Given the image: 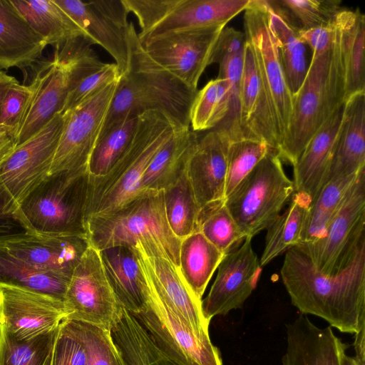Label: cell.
Here are the masks:
<instances>
[{
    "instance_id": "ffe728a7",
    "label": "cell",
    "mask_w": 365,
    "mask_h": 365,
    "mask_svg": "<svg viewBox=\"0 0 365 365\" xmlns=\"http://www.w3.org/2000/svg\"><path fill=\"white\" fill-rule=\"evenodd\" d=\"M13 255L37 269L71 278L90 246L86 235H44L31 232L0 240Z\"/></svg>"
},
{
    "instance_id": "83f0119b",
    "label": "cell",
    "mask_w": 365,
    "mask_h": 365,
    "mask_svg": "<svg viewBox=\"0 0 365 365\" xmlns=\"http://www.w3.org/2000/svg\"><path fill=\"white\" fill-rule=\"evenodd\" d=\"M99 251L118 303L131 314L143 311L148 299V287L133 250L116 246Z\"/></svg>"
},
{
    "instance_id": "8d00e7d4",
    "label": "cell",
    "mask_w": 365,
    "mask_h": 365,
    "mask_svg": "<svg viewBox=\"0 0 365 365\" xmlns=\"http://www.w3.org/2000/svg\"><path fill=\"white\" fill-rule=\"evenodd\" d=\"M289 202L285 211L267 229L264 249L259 259L262 267L299 243L311 200L305 194L294 192Z\"/></svg>"
},
{
    "instance_id": "ba28073f",
    "label": "cell",
    "mask_w": 365,
    "mask_h": 365,
    "mask_svg": "<svg viewBox=\"0 0 365 365\" xmlns=\"http://www.w3.org/2000/svg\"><path fill=\"white\" fill-rule=\"evenodd\" d=\"M134 14L141 44L177 31L224 26L245 11L251 0H122Z\"/></svg>"
},
{
    "instance_id": "e0dca14e",
    "label": "cell",
    "mask_w": 365,
    "mask_h": 365,
    "mask_svg": "<svg viewBox=\"0 0 365 365\" xmlns=\"http://www.w3.org/2000/svg\"><path fill=\"white\" fill-rule=\"evenodd\" d=\"M252 239L246 237L241 245L227 253L220 263L210 292L202 300V313L207 321L241 309L255 289L262 266L252 248Z\"/></svg>"
},
{
    "instance_id": "ee69618b",
    "label": "cell",
    "mask_w": 365,
    "mask_h": 365,
    "mask_svg": "<svg viewBox=\"0 0 365 365\" xmlns=\"http://www.w3.org/2000/svg\"><path fill=\"white\" fill-rule=\"evenodd\" d=\"M197 231L225 255L239 247L246 238L231 215L225 200L200 208Z\"/></svg>"
},
{
    "instance_id": "bcb514c9",
    "label": "cell",
    "mask_w": 365,
    "mask_h": 365,
    "mask_svg": "<svg viewBox=\"0 0 365 365\" xmlns=\"http://www.w3.org/2000/svg\"><path fill=\"white\" fill-rule=\"evenodd\" d=\"M66 320L84 345L88 365H126L110 330L84 322Z\"/></svg>"
},
{
    "instance_id": "7a4b0ae2",
    "label": "cell",
    "mask_w": 365,
    "mask_h": 365,
    "mask_svg": "<svg viewBox=\"0 0 365 365\" xmlns=\"http://www.w3.org/2000/svg\"><path fill=\"white\" fill-rule=\"evenodd\" d=\"M128 41V69L118 82L100 135L123 118L151 110L161 111L181 127L190 128V109L197 90L188 87L146 53L131 21Z\"/></svg>"
},
{
    "instance_id": "d6986e66",
    "label": "cell",
    "mask_w": 365,
    "mask_h": 365,
    "mask_svg": "<svg viewBox=\"0 0 365 365\" xmlns=\"http://www.w3.org/2000/svg\"><path fill=\"white\" fill-rule=\"evenodd\" d=\"M93 44L91 39L78 36L55 48L53 59L65 66L68 76L63 113L103 88L120 81L117 65L103 63L91 48Z\"/></svg>"
},
{
    "instance_id": "4316f807",
    "label": "cell",
    "mask_w": 365,
    "mask_h": 365,
    "mask_svg": "<svg viewBox=\"0 0 365 365\" xmlns=\"http://www.w3.org/2000/svg\"><path fill=\"white\" fill-rule=\"evenodd\" d=\"M46 46L11 0H0V68L29 66Z\"/></svg>"
},
{
    "instance_id": "44dd1931",
    "label": "cell",
    "mask_w": 365,
    "mask_h": 365,
    "mask_svg": "<svg viewBox=\"0 0 365 365\" xmlns=\"http://www.w3.org/2000/svg\"><path fill=\"white\" fill-rule=\"evenodd\" d=\"M138 262L164 302L200 337H210L209 324L202 313V300L192 293L179 267L159 257L149 256L137 243L130 247Z\"/></svg>"
},
{
    "instance_id": "74e56055",
    "label": "cell",
    "mask_w": 365,
    "mask_h": 365,
    "mask_svg": "<svg viewBox=\"0 0 365 365\" xmlns=\"http://www.w3.org/2000/svg\"><path fill=\"white\" fill-rule=\"evenodd\" d=\"M41 71L28 85L14 83L8 90L0 110V163L16 148L19 134L34 95L40 85Z\"/></svg>"
},
{
    "instance_id": "7dc6e473",
    "label": "cell",
    "mask_w": 365,
    "mask_h": 365,
    "mask_svg": "<svg viewBox=\"0 0 365 365\" xmlns=\"http://www.w3.org/2000/svg\"><path fill=\"white\" fill-rule=\"evenodd\" d=\"M244 51L225 57L219 62V75L230 84V108L226 118L215 128L226 133L230 143L243 138L240 119V91L243 68Z\"/></svg>"
},
{
    "instance_id": "7402d4cb",
    "label": "cell",
    "mask_w": 365,
    "mask_h": 365,
    "mask_svg": "<svg viewBox=\"0 0 365 365\" xmlns=\"http://www.w3.org/2000/svg\"><path fill=\"white\" fill-rule=\"evenodd\" d=\"M240 119L244 139L261 141L278 151L279 138L277 122L253 49L247 41L240 83Z\"/></svg>"
},
{
    "instance_id": "ac0fdd59",
    "label": "cell",
    "mask_w": 365,
    "mask_h": 365,
    "mask_svg": "<svg viewBox=\"0 0 365 365\" xmlns=\"http://www.w3.org/2000/svg\"><path fill=\"white\" fill-rule=\"evenodd\" d=\"M66 317L63 301L0 285V328L19 341L30 340L53 330Z\"/></svg>"
},
{
    "instance_id": "8992f818",
    "label": "cell",
    "mask_w": 365,
    "mask_h": 365,
    "mask_svg": "<svg viewBox=\"0 0 365 365\" xmlns=\"http://www.w3.org/2000/svg\"><path fill=\"white\" fill-rule=\"evenodd\" d=\"M86 168L53 173L19 203V212L32 233L86 235V210L89 190Z\"/></svg>"
},
{
    "instance_id": "d4e9b609",
    "label": "cell",
    "mask_w": 365,
    "mask_h": 365,
    "mask_svg": "<svg viewBox=\"0 0 365 365\" xmlns=\"http://www.w3.org/2000/svg\"><path fill=\"white\" fill-rule=\"evenodd\" d=\"M363 168H365V92H360L349 97L344 105L324 185L332 179L356 174Z\"/></svg>"
},
{
    "instance_id": "f546056e",
    "label": "cell",
    "mask_w": 365,
    "mask_h": 365,
    "mask_svg": "<svg viewBox=\"0 0 365 365\" xmlns=\"http://www.w3.org/2000/svg\"><path fill=\"white\" fill-rule=\"evenodd\" d=\"M265 2L269 26L276 38L287 83L293 96L299 89L307 71L306 43L289 12L277 1Z\"/></svg>"
},
{
    "instance_id": "7c38bea8",
    "label": "cell",
    "mask_w": 365,
    "mask_h": 365,
    "mask_svg": "<svg viewBox=\"0 0 365 365\" xmlns=\"http://www.w3.org/2000/svg\"><path fill=\"white\" fill-rule=\"evenodd\" d=\"M66 319L110 330L121 305L108 281L100 251L91 245L75 268L64 299Z\"/></svg>"
},
{
    "instance_id": "30bf717a",
    "label": "cell",
    "mask_w": 365,
    "mask_h": 365,
    "mask_svg": "<svg viewBox=\"0 0 365 365\" xmlns=\"http://www.w3.org/2000/svg\"><path fill=\"white\" fill-rule=\"evenodd\" d=\"M142 272L147 283L148 299L143 311L132 314L158 347L178 365H222L219 349L210 338L200 337L180 319Z\"/></svg>"
},
{
    "instance_id": "4dcf8cb0",
    "label": "cell",
    "mask_w": 365,
    "mask_h": 365,
    "mask_svg": "<svg viewBox=\"0 0 365 365\" xmlns=\"http://www.w3.org/2000/svg\"><path fill=\"white\" fill-rule=\"evenodd\" d=\"M334 22L339 33L346 101L357 93L365 92V16L358 8H341Z\"/></svg>"
},
{
    "instance_id": "5b68a950",
    "label": "cell",
    "mask_w": 365,
    "mask_h": 365,
    "mask_svg": "<svg viewBox=\"0 0 365 365\" xmlns=\"http://www.w3.org/2000/svg\"><path fill=\"white\" fill-rule=\"evenodd\" d=\"M182 129L187 128L161 111L139 114L132 140L120 158L105 176L89 179L86 220L92 215L113 212L138 195L152 158Z\"/></svg>"
},
{
    "instance_id": "681fc988",
    "label": "cell",
    "mask_w": 365,
    "mask_h": 365,
    "mask_svg": "<svg viewBox=\"0 0 365 365\" xmlns=\"http://www.w3.org/2000/svg\"><path fill=\"white\" fill-rule=\"evenodd\" d=\"M53 365H88L84 345L66 319L60 325Z\"/></svg>"
},
{
    "instance_id": "9c48e42d",
    "label": "cell",
    "mask_w": 365,
    "mask_h": 365,
    "mask_svg": "<svg viewBox=\"0 0 365 365\" xmlns=\"http://www.w3.org/2000/svg\"><path fill=\"white\" fill-rule=\"evenodd\" d=\"M322 273L336 275L365 247V168L318 240L297 246Z\"/></svg>"
},
{
    "instance_id": "3957f363",
    "label": "cell",
    "mask_w": 365,
    "mask_h": 365,
    "mask_svg": "<svg viewBox=\"0 0 365 365\" xmlns=\"http://www.w3.org/2000/svg\"><path fill=\"white\" fill-rule=\"evenodd\" d=\"M335 28L331 45L312 51L303 83L292 96L289 123L277 151L282 160L292 165L309 140L346 101L344 69Z\"/></svg>"
},
{
    "instance_id": "e575fe53",
    "label": "cell",
    "mask_w": 365,
    "mask_h": 365,
    "mask_svg": "<svg viewBox=\"0 0 365 365\" xmlns=\"http://www.w3.org/2000/svg\"><path fill=\"white\" fill-rule=\"evenodd\" d=\"M225 255L198 231L181 240L179 269L197 299L202 300L210 279Z\"/></svg>"
},
{
    "instance_id": "603a6c76",
    "label": "cell",
    "mask_w": 365,
    "mask_h": 365,
    "mask_svg": "<svg viewBox=\"0 0 365 365\" xmlns=\"http://www.w3.org/2000/svg\"><path fill=\"white\" fill-rule=\"evenodd\" d=\"M230 141L214 128L198 138L187 163V174L200 207L225 200L227 157Z\"/></svg>"
},
{
    "instance_id": "b9f144b4",
    "label": "cell",
    "mask_w": 365,
    "mask_h": 365,
    "mask_svg": "<svg viewBox=\"0 0 365 365\" xmlns=\"http://www.w3.org/2000/svg\"><path fill=\"white\" fill-rule=\"evenodd\" d=\"M138 116L123 118L99 136L87 166L90 178L105 176L120 158L132 140Z\"/></svg>"
},
{
    "instance_id": "836d02e7",
    "label": "cell",
    "mask_w": 365,
    "mask_h": 365,
    "mask_svg": "<svg viewBox=\"0 0 365 365\" xmlns=\"http://www.w3.org/2000/svg\"><path fill=\"white\" fill-rule=\"evenodd\" d=\"M110 334L126 365H178L158 347L137 319L122 306Z\"/></svg>"
},
{
    "instance_id": "ab89813d",
    "label": "cell",
    "mask_w": 365,
    "mask_h": 365,
    "mask_svg": "<svg viewBox=\"0 0 365 365\" xmlns=\"http://www.w3.org/2000/svg\"><path fill=\"white\" fill-rule=\"evenodd\" d=\"M163 195L166 218L173 234L181 240L197 231L201 207L186 170L176 182L163 190Z\"/></svg>"
},
{
    "instance_id": "d590c367",
    "label": "cell",
    "mask_w": 365,
    "mask_h": 365,
    "mask_svg": "<svg viewBox=\"0 0 365 365\" xmlns=\"http://www.w3.org/2000/svg\"><path fill=\"white\" fill-rule=\"evenodd\" d=\"M71 278L41 271L0 245V285L17 287L64 302Z\"/></svg>"
},
{
    "instance_id": "f5cc1de1",
    "label": "cell",
    "mask_w": 365,
    "mask_h": 365,
    "mask_svg": "<svg viewBox=\"0 0 365 365\" xmlns=\"http://www.w3.org/2000/svg\"><path fill=\"white\" fill-rule=\"evenodd\" d=\"M335 33L334 21L327 26L299 30L301 38L309 46L312 51L327 49L332 43Z\"/></svg>"
},
{
    "instance_id": "f6af8a7d",
    "label": "cell",
    "mask_w": 365,
    "mask_h": 365,
    "mask_svg": "<svg viewBox=\"0 0 365 365\" xmlns=\"http://www.w3.org/2000/svg\"><path fill=\"white\" fill-rule=\"evenodd\" d=\"M271 149L267 144L252 139L231 142L227 157L225 199L247 176Z\"/></svg>"
},
{
    "instance_id": "4fadbf2b",
    "label": "cell",
    "mask_w": 365,
    "mask_h": 365,
    "mask_svg": "<svg viewBox=\"0 0 365 365\" xmlns=\"http://www.w3.org/2000/svg\"><path fill=\"white\" fill-rule=\"evenodd\" d=\"M118 82L103 88L64 113L66 120L49 174L87 169Z\"/></svg>"
},
{
    "instance_id": "2e32d148",
    "label": "cell",
    "mask_w": 365,
    "mask_h": 365,
    "mask_svg": "<svg viewBox=\"0 0 365 365\" xmlns=\"http://www.w3.org/2000/svg\"><path fill=\"white\" fill-rule=\"evenodd\" d=\"M53 1L95 44L101 46L113 58L121 77L126 72L129 61V12L123 1Z\"/></svg>"
},
{
    "instance_id": "8fae6325",
    "label": "cell",
    "mask_w": 365,
    "mask_h": 365,
    "mask_svg": "<svg viewBox=\"0 0 365 365\" xmlns=\"http://www.w3.org/2000/svg\"><path fill=\"white\" fill-rule=\"evenodd\" d=\"M244 28L277 122L280 145L291 118L292 95L287 83L276 38L269 26L265 0H251L245 10Z\"/></svg>"
},
{
    "instance_id": "52a82bcc",
    "label": "cell",
    "mask_w": 365,
    "mask_h": 365,
    "mask_svg": "<svg viewBox=\"0 0 365 365\" xmlns=\"http://www.w3.org/2000/svg\"><path fill=\"white\" fill-rule=\"evenodd\" d=\"M294 192L277 152L270 150L225 199L245 237L267 230Z\"/></svg>"
},
{
    "instance_id": "6da1fadb",
    "label": "cell",
    "mask_w": 365,
    "mask_h": 365,
    "mask_svg": "<svg viewBox=\"0 0 365 365\" xmlns=\"http://www.w3.org/2000/svg\"><path fill=\"white\" fill-rule=\"evenodd\" d=\"M281 277L292 305L327 321L343 333L365 324V247L341 273L320 272L297 247L285 253Z\"/></svg>"
},
{
    "instance_id": "277c9868",
    "label": "cell",
    "mask_w": 365,
    "mask_h": 365,
    "mask_svg": "<svg viewBox=\"0 0 365 365\" xmlns=\"http://www.w3.org/2000/svg\"><path fill=\"white\" fill-rule=\"evenodd\" d=\"M86 231L90 245L98 250L139 243L146 255L179 267L181 240L168 225L163 191L143 190L113 212L88 217Z\"/></svg>"
},
{
    "instance_id": "f35d334b",
    "label": "cell",
    "mask_w": 365,
    "mask_h": 365,
    "mask_svg": "<svg viewBox=\"0 0 365 365\" xmlns=\"http://www.w3.org/2000/svg\"><path fill=\"white\" fill-rule=\"evenodd\" d=\"M359 171L332 179L322 187L310 203L298 245L312 242L322 237Z\"/></svg>"
},
{
    "instance_id": "11a10c76",
    "label": "cell",
    "mask_w": 365,
    "mask_h": 365,
    "mask_svg": "<svg viewBox=\"0 0 365 365\" xmlns=\"http://www.w3.org/2000/svg\"><path fill=\"white\" fill-rule=\"evenodd\" d=\"M18 81L12 76L0 71V110L4 98L9 88Z\"/></svg>"
},
{
    "instance_id": "60d3db41",
    "label": "cell",
    "mask_w": 365,
    "mask_h": 365,
    "mask_svg": "<svg viewBox=\"0 0 365 365\" xmlns=\"http://www.w3.org/2000/svg\"><path fill=\"white\" fill-rule=\"evenodd\" d=\"M230 84L225 78L210 80L192 102L190 120L195 132L212 130L226 118L230 108Z\"/></svg>"
},
{
    "instance_id": "d6a6232c",
    "label": "cell",
    "mask_w": 365,
    "mask_h": 365,
    "mask_svg": "<svg viewBox=\"0 0 365 365\" xmlns=\"http://www.w3.org/2000/svg\"><path fill=\"white\" fill-rule=\"evenodd\" d=\"M11 2L47 45L56 48L78 36L90 38L53 0H11Z\"/></svg>"
},
{
    "instance_id": "c3c4849f",
    "label": "cell",
    "mask_w": 365,
    "mask_h": 365,
    "mask_svg": "<svg viewBox=\"0 0 365 365\" xmlns=\"http://www.w3.org/2000/svg\"><path fill=\"white\" fill-rule=\"evenodd\" d=\"M277 2L299 23V29L329 25L342 8L339 0H279Z\"/></svg>"
},
{
    "instance_id": "db71d44e",
    "label": "cell",
    "mask_w": 365,
    "mask_h": 365,
    "mask_svg": "<svg viewBox=\"0 0 365 365\" xmlns=\"http://www.w3.org/2000/svg\"><path fill=\"white\" fill-rule=\"evenodd\" d=\"M354 347V356L361 365H365V324L361 326L355 334Z\"/></svg>"
},
{
    "instance_id": "9a60e30c",
    "label": "cell",
    "mask_w": 365,
    "mask_h": 365,
    "mask_svg": "<svg viewBox=\"0 0 365 365\" xmlns=\"http://www.w3.org/2000/svg\"><path fill=\"white\" fill-rule=\"evenodd\" d=\"M224 26L187 30L159 36L142 44L160 66L188 87L197 90L199 79Z\"/></svg>"
},
{
    "instance_id": "f1b7e54d",
    "label": "cell",
    "mask_w": 365,
    "mask_h": 365,
    "mask_svg": "<svg viewBox=\"0 0 365 365\" xmlns=\"http://www.w3.org/2000/svg\"><path fill=\"white\" fill-rule=\"evenodd\" d=\"M41 71V83L19 134L16 147L38 133L63 110L68 93L65 66L53 59Z\"/></svg>"
},
{
    "instance_id": "5bb4252c",
    "label": "cell",
    "mask_w": 365,
    "mask_h": 365,
    "mask_svg": "<svg viewBox=\"0 0 365 365\" xmlns=\"http://www.w3.org/2000/svg\"><path fill=\"white\" fill-rule=\"evenodd\" d=\"M65 120L57 114L0 163V180L18 204L49 175Z\"/></svg>"
},
{
    "instance_id": "f907efd6",
    "label": "cell",
    "mask_w": 365,
    "mask_h": 365,
    "mask_svg": "<svg viewBox=\"0 0 365 365\" xmlns=\"http://www.w3.org/2000/svg\"><path fill=\"white\" fill-rule=\"evenodd\" d=\"M26 232H31L19 212V204L0 180V240Z\"/></svg>"
},
{
    "instance_id": "9f6ffc18",
    "label": "cell",
    "mask_w": 365,
    "mask_h": 365,
    "mask_svg": "<svg viewBox=\"0 0 365 365\" xmlns=\"http://www.w3.org/2000/svg\"><path fill=\"white\" fill-rule=\"evenodd\" d=\"M343 365H361L355 357L347 356L346 354L344 358Z\"/></svg>"
},
{
    "instance_id": "1f68e13d",
    "label": "cell",
    "mask_w": 365,
    "mask_h": 365,
    "mask_svg": "<svg viewBox=\"0 0 365 365\" xmlns=\"http://www.w3.org/2000/svg\"><path fill=\"white\" fill-rule=\"evenodd\" d=\"M198 138L190 128L176 131L152 158L143 176L140 192L163 191L176 182L186 170Z\"/></svg>"
},
{
    "instance_id": "cb8c5ba5",
    "label": "cell",
    "mask_w": 365,
    "mask_h": 365,
    "mask_svg": "<svg viewBox=\"0 0 365 365\" xmlns=\"http://www.w3.org/2000/svg\"><path fill=\"white\" fill-rule=\"evenodd\" d=\"M287 349L282 365H343L349 345L330 326L319 328L300 314L286 324Z\"/></svg>"
},
{
    "instance_id": "7bdbcfd3",
    "label": "cell",
    "mask_w": 365,
    "mask_h": 365,
    "mask_svg": "<svg viewBox=\"0 0 365 365\" xmlns=\"http://www.w3.org/2000/svg\"><path fill=\"white\" fill-rule=\"evenodd\" d=\"M60 325L27 341H19L0 328V365H53Z\"/></svg>"
},
{
    "instance_id": "816d5d0a",
    "label": "cell",
    "mask_w": 365,
    "mask_h": 365,
    "mask_svg": "<svg viewBox=\"0 0 365 365\" xmlns=\"http://www.w3.org/2000/svg\"><path fill=\"white\" fill-rule=\"evenodd\" d=\"M245 44L246 38L244 32L232 27H224L212 51L210 65L219 63L225 57L243 52Z\"/></svg>"
},
{
    "instance_id": "484cf974",
    "label": "cell",
    "mask_w": 365,
    "mask_h": 365,
    "mask_svg": "<svg viewBox=\"0 0 365 365\" xmlns=\"http://www.w3.org/2000/svg\"><path fill=\"white\" fill-rule=\"evenodd\" d=\"M343 110L344 106L322 125L293 165L294 192L307 195L311 202L324 185Z\"/></svg>"
}]
</instances>
